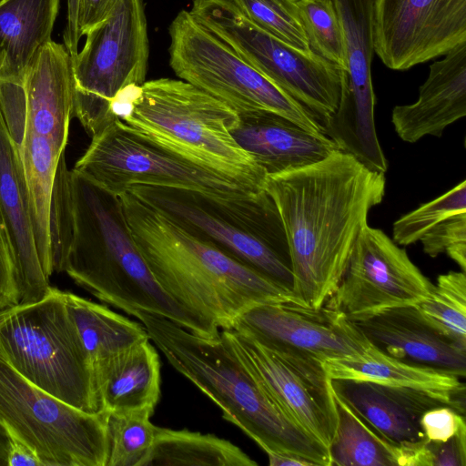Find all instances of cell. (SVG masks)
Segmentation results:
<instances>
[{
  "label": "cell",
  "mask_w": 466,
  "mask_h": 466,
  "mask_svg": "<svg viewBox=\"0 0 466 466\" xmlns=\"http://www.w3.org/2000/svg\"><path fill=\"white\" fill-rule=\"evenodd\" d=\"M286 235L292 290L304 307H323L337 289L370 210L385 195V174L338 150L326 158L268 175Z\"/></svg>",
  "instance_id": "obj_1"
},
{
  "label": "cell",
  "mask_w": 466,
  "mask_h": 466,
  "mask_svg": "<svg viewBox=\"0 0 466 466\" xmlns=\"http://www.w3.org/2000/svg\"><path fill=\"white\" fill-rule=\"evenodd\" d=\"M119 198L154 279L198 318L223 329L253 305L303 306L291 289L194 238L132 193Z\"/></svg>",
  "instance_id": "obj_2"
},
{
  "label": "cell",
  "mask_w": 466,
  "mask_h": 466,
  "mask_svg": "<svg viewBox=\"0 0 466 466\" xmlns=\"http://www.w3.org/2000/svg\"><path fill=\"white\" fill-rule=\"evenodd\" d=\"M139 319L169 364L222 410L223 418L266 453L331 466L329 448L292 420L266 392L218 331L204 335L140 309Z\"/></svg>",
  "instance_id": "obj_3"
},
{
  "label": "cell",
  "mask_w": 466,
  "mask_h": 466,
  "mask_svg": "<svg viewBox=\"0 0 466 466\" xmlns=\"http://www.w3.org/2000/svg\"><path fill=\"white\" fill-rule=\"evenodd\" d=\"M73 226L63 263L78 286L127 314L144 310L196 333L214 335L217 327L169 297L154 279L127 223L118 196L71 169Z\"/></svg>",
  "instance_id": "obj_4"
},
{
  "label": "cell",
  "mask_w": 466,
  "mask_h": 466,
  "mask_svg": "<svg viewBox=\"0 0 466 466\" xmlns=\"http://www.w3.org/2000/svg\"><path fill=\"white\" fill-rule=\"evenodd\" d=\"M116 116L154 141L253 190L264 189L267 174L231 135L238 113L182 80L157 78L125 91Z\"/></svg>",
  "instance_id": "obj_5"
},
{
  "label": "cell",
  "mask_w": 466,
  "mask_h": 466,
  "mask_svg": "<svg viewBox=\"0 0 466 466\" xmlns=\"http://www.w3.org/2000/svg\"><path fill=\"white\" fill-rule=\"evenodd\" d=\"M128 192L194 238L292 290L285 231L265 189L232 198L157 186H137Z\"/></svg>",
  "instance_id": "obj_6"
},
{
  "label": "cell",
  "mask_w": 466,
  "mask_h": 466,
  "mask_svg": "<svg viewBox=\"0 0 466 466\" xmlns=\"http://www.w3.org/2000/svg\"><path fill=\"white\" fill-rule=\"evenodd\" d=\"M0 351L29 381L89 413L103 412L66 291L49 288L39 300L0 311Z\"/></svg>",
  "instance_id": "obj_7"
},
{
  "label": "cell",
  "mask_w": 466,
  "mask_h": 466,
  "mask_svg": "<svg viewBox=\"0 0 466 466\" xmlns=\"http://www.w3.org/2000/svg\"><path fill=\"white\" fill-rule=\"evenodd\" d=\"M169 66L180 79L202 89L237 113L268 111L313 133L324 134L319 121L202 25L188 10L172 20Z\"/></svg>",
  "instance_id": "obj_8"
},
{
  "label": "cell",
  "mask_w": 466,
  "mask_h": 466,
  "mask_svg": "<svg viewBox=\"0 0 466 466\" xmlns=\"http://www.w3.org/2000/svg\"><path fill=\"white\" fill-rule=\"evenodd\" d=\"M72 59L74 116L95 137L118 120L113 105L146 81L149 41L144 0H119L109 15L86 35Z\"/></svg>",
  "instance_id": "obj_9"
},
{
  "label": "cell",
  "mask_w": 466,
  "mask_h": 466,
  "mask_svg": "<svg viewBox=\"0 0 466 466\" xmlns=\"http://www.w3.org/2000/svg\"><path fill=\"white\" fill-rule=\"evenodd\" d=\"M72 170L118 197L137 186L190 189L224 198L262 191L154 141L119 119L91 137Z\"/></svg>",
  "instance_id": "obj_10"
},
{
  "label": "cell",
  "mask_w": 466,
  "mask_h": 466,
  "mask_svg": "<svg viewBox=\"0 0 466 466\" xmlns=\"http://www.w3.org/2000/svg\"><path fill=\"white\" fill-rule=\"evenodd\" d=\"M0 424L30 446L44 466H106L105 412L89 413L52 396L1 351Z\"/></svg>",
  "instance_id": "obj_11"
},
{
  "label": "cell",
  "mask_w": 466,
  "mask_h": 466,
  "mask_svg": "<svg viewBox=\"0 0 466 466\" xmlns=\"http://www.w3.org/2000/svg\"><path fill=\"white\" fill-rule=\"evenodd\" d=\"M188 11L321 125L335 112L340 96L339 67L265 32L230 0H192Z\"/></svg>",
  "instance_id": "obj_12"
},
{
  "label": "cell",
  "mask_w": 466,
  "mask_h": 466,
  "mask_svg": "<svg viewBox=\"0 0 466 466\" xmlns=\"http://www.w3.org/2000/svg\"><path fill=\"white\" fill-rule=\"evenodd\" d=\"M332 1L342 27L346 69L341 72L338 106L322 123L324 135L369 169L386 173L388 162L374 121V0Z\"/></svg>",
  "instance_id": "obj_13"
},
{
  "label": "cell",
  "mask_w": 466,
  "mask_h": 466,
  "mask_svg": "<svg viewBox=\"0 0 466 466\" xmlns=\"http://www.w3.org/2000/svg\"><path fill=\"white\" fill-rule=\"evenodd\" d=\"M434 284L382 230L360 231L341 279L324 306L358 322L386 309L414 306Z\"/></svg>",
  "instance_id": "obj_14"
},
{
  "label": "cell",
  "mask_w": 466,
  "mask_h": 466,
  "mask_svg": "<svg viewBox=\"0 0 466 466\" xmlns=\"http://www.w3.org/2000/svg\"><path fill=\"white\" fill-rule=\"evenodd\" d=\"M220 332L274 401L329 448L338 417L331 380L323 364L297 353L269 350L233 329Z\"/></svg>",
  "instance_id": "obj_15"
},
{
  "label": "cell",
  "mask_w": 466,
  "mask_h": 466,
  "mask_svg": "<svg viewBox=\"0 0 466 466\" xmlns=\"http://www.w3.org/2000/svg\"><path fill=\"white\" fill-rule=\"evenodd\" d=\"M230 329L269 350L297 353L322 364L360 359L371 345L354 322L326 306L257 304L243 310Z\"/></svg>",
  "instance_id": "obj_16"
},
{
  "label": "cell",
  "mask_w": 466,
  "mask_h": 466,
  "mask_svg": "<svg viewBox=\"0 0 466 466\" xmlns=\"http://www.w3.org/2000/svg\"><path fill=\"white\" fill-rule=\"evenodd\" d=\"M374 51L407 70L466 42V0H374Z\"/></svg>",
  "instance_id": "obj_17"
},
{
  "label": "cell",
  "mask_w": 466,
  "mask_h": 466,
  "mask_svg": "<svg viewBox=\"0 0 466 466\" xmlns=\"http://www.w3.org/2000/svg\"><path fill=\"white\" fill-rule=\"evenodd\" d=\"M0 113L14 143L25 185L38 257L47 279L54 273L50 208L55 175L62 154L30 127L23 85L0 81Z\"/></svg>",
  "instance_id": "obj_18"
},
{
  "label": "cell",
  "mask_w": 466,
  "mask_h": 466,
  "mask_svg": "<svg viewBox=\"0 0 466 466\" xmlns=\"http://www.w3.org/2000/svg\"><path fill=\"white\" fill-rule=\"evenodd\" d=\"M230 132L267 175L309 166L339 150L326 135L309 131L268 111L238 113Z\"/></svg>",
  "instance_id": "obj_19"
},
{
  "label": "cell",
  "mask_w": 466,
  "mask_h": 466,
  "mask_svg": "<svg viewBox=\"0 0 466 466\" xmlns=\"http://www.w3.org/2000/svg\"><path fill=\"white\" fill-rule=\"evenodd\" d=\"M444 56L430 66L418 100L392 109L395 132L405 142L441 137L448 126L466 116V42Z\"/></svg>",
  "instance_id": "obj_20"
},
{
  "label": "cell",
  "mask_w": 466,
  "mask_h": 466,
  "mask_svg": "<svg viewBox=\"0 0 466 466\" xmlns=\"http://www.w3.org/2000/svg\"><path fill=\"white\" fill-rule=\"evenodd\" d=\"M22 85L30 127L66 152L75 116V77L64 44L49 41L30 65Z\"/></svg>",
  "instance_id": "obj_21"
},
{
  "label": "cell",
  "mask_w": 466,
  "mask_h": 466,
  "mask_svg": "<svg viewBox=\"0 0 466 466\" xmlns=\"http://www.w3.org/2000/svg\"><path fill=\"white\" fill-rule=\"evenodd\" d=\"M354 323L374 347L390 357L465 377L466 350L430 327L414 306L389 309Z\"/></svg>",
  "instance_id": "obj_22"
},
{
  "label": "cell",
  "mask_w": 466,
  "mask_h": 466,
  "mask_svg": "<svg viewBox=\"0 0 466 466\" xmlns=\"http://www.w3.org/2000/svg\"><path fill=\"white\" fill-rule=\"evenodd\" d=\"M331 387L360 418L398 447L423 440L421 415L446 405L417 390L366 380H331Z\"/></svg>",
  "instance_id": "obj_23"
},
{
  "label": "cell",
  "mask_w": 466,
  "mask_h": 466,
  "mask_svg": "<svg viewBox=\"0 0 466 466\" xmlns=\"http://www.w3.org/2000/svg\"><path fill=\"white\" fill-rule=\"evenodd\" d=\"M0 205L15 258L20 303L41 299L50 288L35 240L16 151L0 113Z\"/></svg>",
  "instance_id": "obj_24"
},
{
  "label": "cell",
  "mask_w": 466,
  "mask_h": 466,
  "mask_svg": "<svg viewBox=\"0 0 466 466\" xmlns=\"http://www.w3.org/2000/svg\"><path fill=\"white\" fill-rule=\"evenodd\" d=\"M330 380H366L428 394L464 415L465 386L461 378L440 370L390 357L372 344L357 360H329Z\"/></svg>",
  "instance_id": "obj_25"
},
{
  "label": "cell",
  "mask_w": 466,
  "mask_h": 466,
  "mask_svg": "<svg viewBox=\"0 0 466 466\" xmlns=\"http://www.w3.org/2000/svg\"><path fill=\"white\" fill-rule=\"evenodd\" d=\"M60 0H0V81L23 83L52 40Z\"/></svg>",
  "instance_id": "obj_26"
},
{
  "label": "cell",
  "mask_w": 466,
  "mask_h": 466,
  "mask_svg": "<svg viewBox=\"0 0 466 466\" xmlns=\"http://www.w3.org/2000/svg\"><path fill=\"white\" fill-rule=\"evenodd\" d=\"M144 339L120 353L98 383L103 412H147L153 415L160 398V360Z\"/></svg>",
  "instance_id": "obj_27"
},
{
  "label": "cell",
  "mask_w": 466,
  "mask_h": 466,
  "mask_svg": "<svg viewBox=\"0 0 466 466\" xmlns=\"http://www.w3.org/2000/svg\"><path fill=\"white\" fill-rule=\"evenodd\" d=\"M66 300L98 399V383L110 363L149 337L143 325L106 306L70 292H66Z\"/></svg>",
  "instance_id": "obj_28"
},
{
  "label": "cell",
  "mask_w": 466,
  "mask_h": 466,
  "mask_svg": "<svg viewBox=\"0 0 466 466\" xmlns=\"http://www.w3.org/2000/svg\"><path fill=\"white\" fill-rule=\"evenodd\" d=\"M232 442L212 434L157 427L145 466H257Z\"/></svg>",
  "instance_id": "obj_29"
},
{
  "label": "cell",
  "mask_w": 466,
  "mask_h": 466,
  "mask_svg": "<svg viewBox=\"0 0 466 466\" xmlns=\"http://www.w3.org/2000/svg\"><path fill=\"white\" fill-rule=\"evenodd\" d=\"M334 395L338 423L329 446L331 466L399 465L398 446L381 437Z\"/></svg>",
  "instance_id": "obj_30"
},
{
  "label": "cell",
  "mask_w": 466,
  "mask_h": 466,
  "mask_svg": "<svg viewBox=\"0 0 466 466\" xmlns=\"http://www.w3.org/2000/svg\"><path fill=\"white\" fill-rule=\"evenodd\" d=\"M414 307L430 327L466 350L465 272L441 274L431 293Z\"/></svg>",
  "instance_id": "obj_31"
},
{
  "label": "cell",
  "mask_w": 466,
  "mask_h": 466,
  "mask_svg": "<svg viewBox=\"0 0 466 466\" xmlns=\"http://www.w3.org/2000/svg\"><path fill=\"white\" fill-rule=\"evenodd\" d=\"M147 412H105L107 436L106 466H145L157 426Z\"/></svg>",
  "instance_id": "obj_32"
},
{
  "label": "cell",
  "mask_w": 466,
  "mask_h": 466,
  "mask_svg": "<svg viewBox=\"0 0 466 466\" xmlns=\"http://www.w3.org/2000/svg\"><path fill=\"white\" fill-rule=\"evenodd\" d=\"M299 17L310 51L346 69L341 24L332 0H298Z\"/></svg>",
  "instance_id": "obj_33"
},
{
  "label": "cell",
  "mask_w": 466,
  "mask_h": 466,
  "mask_svg": "<svg viewBox=\"0 0 466 466\" xmlns=\"http://www.w3.org/2000/svg\"><path fill=\"white\" fill-rule=\"evenodd\" d=\"M230 1L258 27L295 48L310 51L299 17L298 0Z\"/></svg>",
  "instance_id": "obj_34"
},
{
  "label": "cell",
  "mask_w": 466,
  "mask_h": 466,
  "mask_svg": "<svg viewBox=\"0 0 466 466\" xmlns=\"http://www.w3.org/2000/svg\"><path fill=\"white\" fill-rule=\"evenodd\" d=\"M466 213V181L439 198L420 205L396 220L392 227V239L399 246H409L445 219Z\"/></svg>",
  "instance_id": "obj_35"
},
{
  "label": "cell",
  "mask_w": 466,
  "mask_h": 466,
  "mask_svg": "<svg viewBox=\"0 0 466 466\" xmlns=\"http://www.w3.org/2000/svg\"><path fill=\"white\" fill-rule=\"evenodd\" d=\"M72 226L71 170L67 167L64 153L58 160L50 208V240L54 272H62L63 263L71 241Z\"/></svg>",
  "instance_id": "obj_36"
},
{
  "label": "cell",
  "mask_w": 466,
  "mask_h": 466,
  "mask_svg": "<svg viewBox=\"0 0 466 466\" xmlns=\"http://www.w3.org/2000/svg\"><path fill=\"white\" fill-rule=\"evenodd\" d=\"M420 241L423 251L431 258L446 252L461 271H466V213L437 224Z\"/></svg>",
  "instance_id": "obj_37"
},
{
  "label": "cell",
  "mask_w": 466,
  "mask_h": 466,
  "mask_svg": "<svg viewBox=\"0 0 466 466\" xmlns=\"http://www.w3.org/2000/svg\"><path fill=\"white\" fill-rule=\"evenodd\" d=\"M19 276L7 224L0 205V311L20 302Z\"/></svg>",
  "instance_id": "obj_38"
},
{
  "label": "cell",
  "mask_w": 466,
  "mask_h": 466,
  "mask_svg": "<svg viewBox=\"0 0 466 466\" xmlns=\"http://www.w3.org/2000/svg\"><path fill=\"white\" fill-rule=\"evenodd\" d=\"M466 426L447 441H431L422 446L421 466H465Z\"/></svg>",
  "instance_id": "obj_39"
},
{
  "label": "cell",
  "mask_w": 466,
  "mask_h": 466,
  "mask_svg": "<svg viewBox=\"0 0 466 466\" xmlns=\"http://www.w3.org/2000/svg\"><path fill=\"white\" fill-rule=\"evenodd\" d=\"M420 424L429 441L440 442L447 441L466 426L464 415L446 405L426 410Z\"/></svg>",
  "instance_id": "obj_40"
},
{
  "label": "cell",
  "mask_w": 466,
  "mask_h": 466,
  "mask_svg": "<svg viewBox=\"0 0 466 466\" xmlns=\"http://www.w3.org/2000/svg\"><path fill=\"white\" fill-rule=\"evenodd\" d=\"M119 0H79L77 28L81 36L105 20Z\"/></svg>",
  "instance_id": "obj_41"
},
{
  "label": "cell",
  "mask_w": 466,
  "mask_h": 466,
  "mask_svg": "<svg viewBox=\"0 0 466 466\" xmlns=\"http://www.w3.org/2000/svg\"><path fill=\"white\" fill-rule=\"evenodd\" d=\"M7 438L6 465L44 466L35 451L9 430L5 429Z\"/></svg>",
  "instance_id": "obj_42"
},
{
  "label": "cell",
  "mask_w": 466,
  "mask_h": 466,
  "mask_svg": "<svg viewBox=\"0 0 466 466\" xmlns=\"http://www.w3.org/2000/svg\"><path fill=\"white\" fill-rule=\"evenodd\" d=\"M79 0H67L66 25L64 30V46L72 59L78 53L80 35L77 28V12Z\"/></svg>",
  "instance_id": "obj_43"
},
{
  "label": "cell",
  "mask_w": 466,
  "mask_h": 466,
  "mask_svg": "<svg viewBox=\"0 0 466 466\" xmlns=\"http://www.w3.org/2000/svg\"><path fill=\"white\" fill-rule=\"evenodd\" d=\"M270 466H313V464L301 458L286 454L267 453Z\"/></svg>",
  "instance_id": "obj_44"
},
{
  "label": "cell",
  "mask_w": 466,
  "mask_h": 466,
  "mask_svg": "<svg viewBox=\"0 0 466 466\" xmlns=\"http://www.w3.org/2000/svg\"><path fill=\"white\" fill-rule=\"evenodd\" d=\"M8 438L5 428L0 424V464L6 465Z\"/></svg>",
  "instance_id": "obj_45"
}]
</instances>
